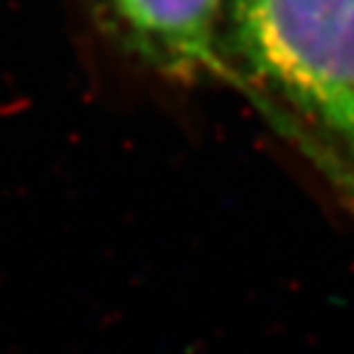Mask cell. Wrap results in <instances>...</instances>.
<instances>
[{"instance_id": "1", "label": "cell", "mask_w": 354, "mask_h": 354, "mask_svg": "<svg viewBox=\"0 0 354 354\" xmlns=\"http://www.w3.org/2000/svg\"><path fill=\"white\" fill-rule=\"evenodd\" d=\"M224 64L308 160L354 170V0H229Z\"/></svg>"}, {"instance_id": "3", "label": "cell", "mask_w": 354, "mask_h": 354, "mask_svg": "<svg viewBox=\"0 0 354 354\" xmlns=\"http://www.w3.org/2000/svg\"><path fill=\"white\" fill-rule=\"evenodd\" d=\"M310 162H313V167L322 175V180L332 187V192L337 194V199L344 205V209L354 216V170L352 167H344L332 160H310Z\"/></svg>"}, {"instance_id": "2", "label": "cell", "mask_w": 354, "mask_h": 354, "mask_svg": "<svg viewBox=\"0 0 354 354\" xmlns=\"http://www.w3.org/2000/svg\"><path fill=\"white\" fill-rule=\"evenodd\" d=\"M126 59L172 84L227 82L229 0H77Z\"/></svg>"}]
</instances>
